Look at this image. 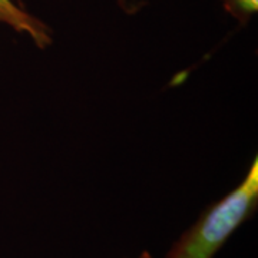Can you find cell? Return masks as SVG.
Masks as SVG:
<instances>
[{
    "instance_id": "cell-1",
    "label": "cell",
    "mask_w": 258,
    "mask_h": 258,
    "mask_svg": "<svg viewBox=\"0 0 258 258\" xmlns=\"http://www.w3.org/2000/svg\"><path fill=\"white\" fill-rule=\"evenodd\" d=\"M258 205V159L242 182L210 205L192 227L169 249L166 258H214L234 231L255 212Z\"/></svg>"
},
{
    "instance_id": "cell-2",
    "label": "cell",
    "mask_w": 258,
    "mask_h": 258,
    "mask_svg": "<svg viewBox=\"0 0 258 258\" xmlns=\"http://www.w3.org/2000/svg\"><path fill=\"white\" fill-rule=\"evenodd\" d=\"M0 23L8 25L15 32L26 35L40 49L52 43V32L40 19L28 13L12 0H0Z\"/></svg>"
},
{
    "instance_id": "cell-3",
    "label": "cell",
    "mask_w": 258,
    "mask_h": 258,
    "mask_svg": "<svg viewBox=\"0 0 258 258\" xmlns=\"http://www.w3.org/2000/svg\"><path fill=\"white\" fill-rule=\"evenodd\" d=\"M224 9L240 25H247L257 13L258 0H222Z\"/></svg>"
},
{
    "instance_id": "cell-4",
    "label": "cell",
    "mask_w": 258,
    "mask_h": 258,
    "mask_svg": "<svg viewBox=\"0 0 258 258\" xmlns=\"http://www.w3.org/2000/svg\"><path fill=\"white\" fill-rule=\"evenodd\" d=\"M118 3H119V6H122L125 10H129V8H131L128 0H118Z\"/></svg>"
},
{
    "instance_id": "cell-5",
    "label": "cell",
    "mask_w": 258,
    "mask_h": 258,
    "mask_svg": "<svg viewBox=\"0 0 258 258\" xmlns=\"http://www.w3.org/2000/svg\"><path fill=\"white\" fill-rule=\"evenodd\" d=\"M137 258H154V257H152V255H151L149 252L144 251V252H142V254H141V255H139V257H137Z\"/></svg>"
}]
</instances>
